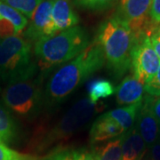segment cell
Returning <instances> with one entry per match:
<instances>
[{
  "mask_svg": "<svg viewBox=\"0 0 160 160\" xmlns=\"http://www.w3.org/2000/svg\"><path fill=\"white\" fill-rule=\"evenodd\" d=\"M106 63L104 52L97 40L73 60L64 64L52 73L44 87L45 109H52L72 94L92 75Z\"/></svg>",
  "mask_w": 160,
  "mask_h": 160,
  "instance_id": "1",
  "label": "cell"
},
{
  "mask_svg": "<svg viewBox=\"0 0 160 160\" xmlns=\"http://www.w3.org/2000/svg\"><path fill=\"white\" fill-rule=\"evenodd\" d=\"M102 48L107 66L116 78H121L132 67L135 40L128 24L114 14L104 21L95 38Z\"/></svg>",
  "mask_w": 160,
  "mask_h": 160,
  "instance_id": "2",
  "label": "cell"
},
{
  "mask_svg": "<svg viewBox=\"0 0 160 160\" xmlns=\"http://www.w3.org/2000/svg\"><path fill=\"white\" fill-rule=\"evenodd\" d=\"M90 44L89 35L80 26L44 37L35 42L34 55L38 66L45 72L50 68L69 62Z\"/></svg>",
  "mask_w": 160,
  "mask_h": 160,
  "instance_id": "3",
  "label": "cell"
},
{
  "mask_svg": "<svg viewBox=\"0 0 160 160\" xmlns=\"http://www.w3.org/2000/svg\"><path fill=\"white\" fill-rule=\"evenodd\" d=\"M39 73L32 57L31 45L22 37L13 36L0 44V84L29 79Z\"/></svg>",
  "mask_w": 160,
  "mask_h": 160,
  "instance_id": "4",
  "label": "cell"
},
{
  "mask_svg": "<svg viewBox=\"0 0 160 160\" xmlns=\"http://www.w3.org/2000/svg\"><path fill=\"white\" fill-rule=\"evenodd\" d=\"M44 73L46 72L41 71L31 78L6 85L2 92L3 102L6 107L26 119L38 117L45 109Z\"/></svg>",
  "mask_w": 160,
  "mask_h": 160,
  "instance_id": "5",
  "label": "cell"
},
{
  "mask_svg": "<svg viewBox=\"0 0 160 160\" xmlns=\"http://www.w3.org/2000/svg\"><path fill=\"white\" fill-rule=\"evenodd\" d=\"M96 112V104H92L88 98L80 99L54 126L46 129H38L36 137L38 147L43 149L57 142L67 140L86 126Z\"/></svg>",
  "mask_w": 160,
  "mask_h": 160,
  "instance_id": "6",
  "label": "cell"
},
{
  "mask_svg": "<svg viewBox=\"0 0 160 160\" xmlns=\"http://www.w3.org/2000/svg\"><path fill=\"white\" fill-rule=\"evenodd\" d=\"M152 0H119L117 15L130 27L135 42L145 37H150L157 25L149 17V8Z\"/></svg>",
  "mask_w": 160,
  "mask_h": 160,
  "instance_id": "7",
  "label": "cell"
},
{
  "mask_svg": "<svg viewBox=\"0 0 160 160\" xmlns=\"http://www.w3.org/2000/svg\"><path fill=\"white\" fill-rule=\"evenodd\" d=\"M160 65V60L150 42V37H145L135 42L132 52V68L133 76L142 85L153 78Z\"/></svg>",
  "mask_w": 160,
  "mask_h": 160,
  "instance_id": "8",
  "label": "cell"
},
{
  "mask_svg": "<svg viewBox=\"0 0 160 160\" xmlns=\"http://www.w3.org/2000/svg\"><path fill=\"white\" fill-rule=\"evenodd\" d=\"M54 0H43L36 8L27 29L24 32L25 39L38 41L44 37L52 36L51 13Z\"/></svg>",
  "mask_w": 160,
  "mask_h": 160,
  "instance_id": "9",
  "label": "cell"
},
{
  "mask_svg": "<svg viewBox=\"0 0 160 160\" xmlns=\"http://www.w3.org/2000/svg\"><path fill=\"white\" fill-rule=\"evenodd\" d=\"M153 98L146 97L141 107L136 128L142 137L146 145L151 147L159 134V123L155 118L151 110V102Z\"/></svg>",
  "mask_w": 160,
  "mask_h": 160,
  "instance_id": "10",
  "label": "cell"
},
{
  "mask_svg": "<svg viewBox=\"0 0 160 160\" xmlns=\"http://www.w3.org/2000/svg\"><path fill=\"white\" fill-rule=\"evenodd\" d=\"M53 35L78 25L79 18L68 0H54L51 13Z\"/></svg>",
  "mask_w": 160,
  "mask_h": 160,
  "instance_id": "11",
  "label": "cell"
},
{
  "mask_svg": "<svg viewBox=\"0 0 160 160\" xmlns=\"http://www.w3.org/2000/svg\"><path fill=\"white\" fill-rule=\"evenodd\" d=\"M124 129L118 123L106 114L100 116L94 121L90 130V138L92 144L102 142L109 139L121 135Z\"/></svg>",
  "mask_w": 160,
  "mask_h": 160,
  "instance_id": "12",
  "label": "cell"
},
{
  "mask_svg": "<svg viewBox=\"0 0 160 160\" xmlns=\"http://www.w3.org/2000/svg\"><path fill=\"white\" fill-rule=\"evenodd\" d=\"M122 158L121 160H140L146 155V143L136 126L121 136Z\"/></svg>",
  "mask_w": 160,
  "mask_h": 160,
  "instance_id": "13",
  "label": "cell"
},
{
  "mask_svg": "<svg viewBox=\"0 0 160 160\" xmlns=\"http://www.w3.org/2000/svg\"><path fill=\"white\" fill-rule=\"evenodd\" d=\"M144 85L133 76L126 77L117 90V102L120 105L134 104L142 102Z\"/></svg>",
  "mask_w": 160,
  "mask_h": 160,
  "instance_id": "14",
  "label": "cell"
},
{
  "mask_svg": "<svg viewBox=\"0 0 160 160\" xmlns=\"http://www.w3.org/2000/svg\"><path fill=\"white\" fill-rule=\"evenodd\" d=\"M142 105V102L131 104L118 109H112L105 114L110 118L114 119L117 123H118L121 127L124 129V131H128L133 126Z\"/></svg>",
  "mask_w": 160,
  "mask_h": 160,
  "instance_id": "15",
  "label": "cell"
},
{
  "mask_svg": "<svg viewBox=\"0 0 160 160\" xmlns=\"http://www.w3.org/2000/svg\"><path fill=\"white\" fill-rule=\"evenodd\" d=\"M17 132L18 126L10 109L3 101H0V142H12L17 136Z\"/></svg>",
  "mask_w": 160,
  "mask_h": 160,
  "instance_id": "16",
  "label": "cell"
},
{
  "mask_svg": "<svg viewBox=\"0 0 160 160\" xmlns=\"http://www.w3.org/2000/svg\"><path fill=\"white\" fill-rule=\"evenodd\" d=\"M38 160H98L93 151L85 149L58 148Z\"/></svg>",
  "mask_w": 160,
  "mask_h": 160,
  "instance_id": "17",
  "label": "cell"
},
{
  "mask_svg": "<svg viewBox=\"0 0 160 160\" xmlns=\"http://www.w3.org/2000/svg\"><path fill=\"white\" fill-rule=\"evenodd\" d=\"M114 92V85L109 80L103 78L92 80L87 86V98L92 104H96L101 99H105L113 95Z\"/></svg>",
  "mask_w": 160,
  "mask_h": 160,
  "instance_id": "18",
  "label": "cell"
},
{
  "mask_svg": "<svg viewBox=\"0 0 160 160\" xmlns=\"http://www.w3.org/2000/svg\"><path fill=\"white\" fill-rule=\"evenodd\" d=\"M98 160H121L122 147L121 136L118 139L109 141L103 146L92 150Z\"/></svg>",
  "mask_w": 160,
  "mask_h": 160,
  "instance_id": "19",
  "label": "cell"
},
{
  "mask_svg": "<svg viewBox=\"0 0 160 160\" xmlns=\"http://www.w3.org/2000/svg\"><path fill=\"white\" fill-rule=\"evenodd\" d=\"M0 17L9 21L15 27L17 33H21L28 25V18L4 2H0Z\"/></svg>",
  "mask_w": 160,
  "mask_h": 160,
  "instance_id": "20",
  "label": "cell"
},
{
  "mask_svg": "<svg viewBox=\"0 0 160 160\" xmlns=\"http://www.w3.org/2000/svg\"><path fill=\"white\" fill-rule=\"evenodd\" d=\"M4 3L22 12L27 18H31L36 8L43 0H3Z\"/></svg>",
  "mask_w": 160,
  "mask_h": 160,
  "instance_id": "21",
  "label": "cell"
},
{
  "mask_svg": "<svg viewBox=\"0 0 160 160\" xmlns=\"http://www.w3.org/2000/svg\"><path fill=\"white\" fill-rule=\"evenodd\" d=\"M34 155L23 154L10 149L5 143L0 142V160H38Z\"/></svg>",
  "mask_w": 160,
  "mask_h": 160,
  "instance_id": "22",
  "label": "cell"
},
{
  "mask_svg": "<svg viewBox=\"0 0 160 160\" xmlns=\"http://www.w3.org/2000/svg\"><path fill=\"white\" fill-rule=\"evenodd\" d=\"M116 0H78V4L84 8L91 11H102L108 9Z\"/></svg>",
  "mask_w": 160,
  "mask_h": 160,
  "instance_id": "23",
  "label": "cell"
},
{
  "mask_svg": "<svg viewBox=\"0 0 160 160\" xmlns=\"http://www.w3.org/2000/svg\"><path fill=\"white\" fill-rule=\"evenodd\" d=\"M144 91L150 96H160V65L153 78L145 85Z\"/></svg>",
  "mask_w": 160,
  "mask_h": 160,
  "instance_id": "24",
  "label": "cell"
},
{
  "mask_svg": "<svg viewBox=\"0 0 160 160\" xmlns=\"http://www.w3.org/2000/svg\"><path fill=\"white\" fill-rule=\"evenodd\" d=\"M17 34L15 27L9 21L0 17V40L6 39Z\"/></svg>",
  "mask_w": 160,
  "mask_h": 160,
  "instance_id": "25",
  "label": "cell"
},
{
  "mask_svg": "<svg viewBox=\"0 0 160 160\" xmlns=\"http://www.w3.org/2000/svg\"><path fill=\"white\" fill-rule=\"evenodd\" d=\"M149 17L155 25L160 24V0H152L149 8Z\"/></svg>",
  "mask_w": 160,
  "mask_h": 160,
  "instance_id": "26",
  "label": "cell"
},
{
  "mask_svg": "<svg viewBox=\"0 0 160 160\" xmlns=\"http://www.w3.org/2000/svg\"><path fill=\"white\" fill-rule=\"evenodd\" d=\"M150 42L160 60V26L158 27L150 36Z\"/></svg>",
  "mask_w": 160,
  "mask_h": 160,
  "instance_id": "27",
  "label": "cell"
},
{
  "mask_svg": "<svg viewBox=\"0 0 160 160\" xmlns=\"http://www.w3.org/2000/svg\"><path fill=\"white\" fill-rule=\"evenodd\" d=\"M149 158L151 160H160V142H155L150 147Z\"/></svg>",
  "mask_w": 160,
  "mask_h": 160,
  "instance_id": "28",
  "label": "cell"
},
{
  "mask_svg": "<svg viewBox=\"0 0 160 160\" xmlns=\"http://www.w3.org/2000/svg\"><path fill=\"white\" fill-rule=\"evenodd\" d=\"M151 110L155 118L160 124V98L157 100H152L151 102Z\"/></svg>",
  "mask_w": 160,
  "mask_h": 160,
  "instance_id": "29",
  "label": "cell"
},
{
  "mask_svg": "<svg viewBox=\"0 0 160 160\" xmlns=\"http://www.w3.org/2000/svg\"><path fill=\"white\" fill-rule=\"evenodd\" d=\"M140 160H151V159H150L149 156H146V155H145V156L143 157L142 158H141V159H140Z\"/></svg>",
  "mask_w": 160,
  "mask_h": 160,
  "instance_id": "30",
  "label": "cell"
},
{
  "mask_svg": "<svg viewBox=\"0 0 160 160\" xmlns=\"http://www.w3.org/2000/svg\"><path fill=\"white\" fill-rule=\"evenodd\" d=\"M158 136H159L160 138V124H159V134H158Z\"/></svg>",
  "mask_w": 160,
  "mask_h": 160,
  "instance_id": "31",
  "label": "cell"
},
{
  "mask_svg": "<svg viewBox=\"0 0 160 160\" xmlns=\"http://www.w3.org/2000/svg\"><path fill=\"white\" fill-rule=\"evenodd\" d=\"M1 41H2V40H0V44H1Z\"/></svg>",
  "mask_w": 160,
  "mask_h": 160,
  "instance_id": "32",
  "label": "cell"
}]
</instances>
